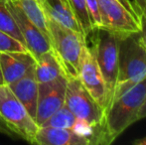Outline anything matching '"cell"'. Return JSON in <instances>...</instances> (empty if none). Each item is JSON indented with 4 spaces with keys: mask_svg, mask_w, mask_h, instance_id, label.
Listing matches in <instances>:
<instances>
[{
    "mask_svg": "<svg viewBox=\"0 0 146 145\" xmlns=\"http://www.w3.org/2000/svg\"><path fill=\"white\" fill-rule=\"evenodd\" d=\"M61 75H66L65 71L53 50L43 53L36 58L35 77L38 83H48Z\"/></svg>",
    "mask_w": 146,
    "mask_h": 145,
    "instance_id": "9a60e30c",
    "label": "cell"
},
{
    "mask_svg": "<svg viewBox=\"0 0 146 145\" xmlns=\"http://www.w3.org/2000/svg\"><path fill=\"white\" fill-rule=\"evenodd\" d=\"M86 43L88 48L96 58V63L102 73L108 89L110 107L113 97L118 72L119 36L110 30L98 28L92 29L90 35L86 38Z\"/></svg>",
    "mask_w": 146,
    "mask_h": 145,
    "instance_id": "3957f363",
    "label": "cell"
},
{
    "mask_svg": "<svg viewBox=\"0 0 146 145\" xmlns=\"http://www.w3.org/2000/svg\"><path fill=\"white\" fill-rule=\"evenodd\" d=\"M65 105L77 119L96 127H106V111L92 99L79 77H68Z\"/></svg>",
    "mask_w": 146,
    "mask_h": 145,
    "instance_id": "8992f818",
    "label": "cell"
},
{
    "mask_svg": "<svg viewBox=\"0 0 146 145\" xmlns=\"http://www.w3.org/2000/svg\"><path fill=\"white\" fill-rule=\"evenodd\" d=\"M145 117H146V99H145L144 103H142V105H141L140 109H139L138 120L139 119H142V118H145Z\"/></svg>",
    "mask_w": 146,
    "mask_h": 145,
    "instance_id": "484cf974",
    "label": "cell"
},
{
    "mask_svg": "<svg viewBox=\"0 0 146 145\" xmlns=\"http://www.w3.org/2000/svg\"><path fill=\"white\" fill-rule=\"evenodd\" d=\"M78 77L96 103L106 112L108 107V89L96 58L87 45L80 60Z\"/></svg>",
    "mask_w": 146,
    "mask_h": 145,
    "instance_id": "ba28073f",
    "label": "cell"
},
{
    "mask_svg": "<svg viewBox=\"0 0 146 145\" xmlns=\"http://www.w3.org/2000/svg\"><path fill=\"white\" fill-rule=\"evenodd\" d=\"M0 133L5 134V135L9 136V137H12V138H19L17 136V134L8 126V124L6 123L5 120L1 117V115H0Z\"/></svg>",
    "mask_w": 146,
    "mask_h": 145,
    "instance_id": "603a6c76",
    "label": "cell"
},
{
    "mask_svg": "<svg viewBox=\"0 0 146 145\" xmlns=\"http://www.w3.org/2000/svg\"><path fill=\"white\" fill-rule=\"evenodd\" d=\"M134 2V7H135V10L137 12V15L138 17H140L141 13L143 12V10L145 9V6H146V0H133Z\"/></svg>",
    "mask_w": 146,
    "mask_h": 145,
    "instance_id": "cb8c5ba5",
    "label": "cell"
},
{
    "mask_svg": "<svg viewBox=\"0 0 146 145\" xmlns=\"http://www.w3.org/2000/svg\"><path fill=\"white\" fill-rule=\"evenodd\" d=\"M11 1L19 6V8L24 12L28 19L33 22L44 33V35L50 39V33L47 25V17L38 0H11Z\"/></svg>",
    "mask_w": 146,
    "mask_h": 145,
    "instance_id": "2e32d148",
    "label": "cell"
},
{
    "mask_svg": "<svg viewBox=\"0 0 146 145\" xmlns=\"http://www.w3.org/2000/svg\"><path fill=\"white\" fill-rule=\"evenodd\" d=\"M8 87L35 120L38 101V81L35 77V70Z\"/></svg>",
    "mask_w": 146,
    "mask_h": 145,
    "instance_id": "4fadbf2b",
    "label": "cell"
},
{
    "mask_svg": "<svg viewBox=\"0 0 146 145\" xmlns=\"http://www.w3.org/2000/svg\"><path fill=\"white\" fill-rule=\"evenodd\" d=\"M64 1H65V2H67V0H64ZM67 3H68V2H67Z\"/></svg>",
    "mask_w": 146,
    "mask_h": 145,
    "instance_id": "f546056e",
    "label": "cell"
},
{
    "mask_svg": "<svg viewBox=\"0 0 146 145\" xmlns=\"http://www.w3.org/2000/svg\"><path fill=\"white\" fill-rule=\"evenodd\" d=\"M68 77L61 75L48 83H38V101L35 122L41 126L53 113L65 105Z\"/></svg>",
    "mask_w": 146,
    "mask_h": 145,
    "instance_id": "9c48e42d",
    "label": "cell"
},
{
    "mask_svg": "<svg viewBox=\"0 0 146 145\" xmlns=\"http://www.w3.org/2000/svg\"><path fill=\"white\" fill-rule=\"evenodd\" d=\"M86 4H87L88 12V15H90L92 29L102 28V20H100L98 0H86Z\"/></svg>",
    "mask_w": 146,
    "mask_h": 145,
    "instance_id": "44dd1931",
    "label": "cell"
},
{
    "mask_svg": "<svg viewBox=\"0 0 146 145\" xmlns=\"http://www.w3.org/2000/svg\"><path fill=\"white\" fill-rule=\"evenodd\" d=\"M143 45H144V44H143ZM144 47H145V49H146V44L144 45Z\"/></svg>",
    "mask_w": 146,
    "mask_h": 145,
    "instance_id": "f1b7e54d",
    "label": "cell"
},
{
    "mask_svg": "<svg viewBox=\"0 0 146 145\" xmlns=\"http://www.w3.org/2000/svg\"><path fill=\"white\" fill-rule=\"evenodd\" d=\"M139 25H140V37L143 44H146V6L145 9L139 17Z\"/></svg>",
    "mask_w": 146,
    "mask_h": 145,
    "instance_id": "7402d4cb",
    "label": "cell"
},
{
    "mask_svg": "<svg viewBox=\"0 0 146 145\" xmlns=\"http://www.w3.org/2000/svg\"><path fill=\"white\" fill-rule=\"evenodd\" d=\"M34 144L39 145H90L84 136L73 129L40 126L34 136Z\"/></svg>",
    "mask_w": 146,
    "mask_h": 145,
    "instance_id": "7c38bea8",
    "label": "cell"
},
{
    "mask_svg": "<svg viewBox=\"0 0 146 145\" xmlns=\"http://www.w3.org/2000/svg\"><path fill=\"white\" fill-rule=\"evenodd\" d=\"M70 8L73 11L79 25L81 26L85 38L90 35L92 31L90 15H88L86 0H67Z\"/></svg>",
    "mask_w": 146,
    "mask_h": 145,
    "instance_id": "d6986e66",
    "label": "cell"
},
{
    "mask_svg": "<svg viewBox=\"0 0 146 145\" xmlns=\"http://www.w3.org/2000/svg\"><path fill=\"white\" fill-rule=\"evenodd\" d=\"M2 83H4V81H3V77H2L1 69H0V85H2Z\"/></svg>",
    "mask_w": 146,
    "mask_h": 145,
    "instance_id": "83f0119b",
    "label": "cell"
},
{
    "mask_svg": "<svg viewBox=\"0 0 146 145\" xmlns=\"http://www.w3.org/2000/svg\"><path fill=\"white\" fill-rule=\"evenodd\" d=\"M0 115L19 138L34 144L39 126L8 85H0Z\"/></svg>",
    "mask_w": 146,
    "mask_h": 145,
    "instance_id": "5b68a950",
    "label": "cell"
},
{
    "mask_svg": "<svg viewBox=\"0 0 146 145\" xmlns=\"http://www.w3.org/2000/svg\"><path fill=\"white\" fill-rule=\"evenodd\" d=\"M41 4L45 15L54 21L58 22L64 27L84 35L83 30L79 25L69 4L64 0H38ZM85 37V36H84Z\"/></svg>",
    "mask_w": 146,
    "mask_h": 145,
    "instance_id": "5bb4252c",
    "label": "cell"
},
{
    "mask_svg": "<svg viewBox=\"0 0 146 145\" xmlns=\"http://www.w3.org/2000/svg\"><path fill=\"white\" fill-rule=\"evenodd\" d=\"M146 99V77L114 99L106 112V127L110 142L138 120V112Z\"/></svg>",
    "mask_w": 146,
    "mask_h": 145,
    "instance_id": "7a4b0ae2",
    "label": "cell"
},
{
    "mask_svg": "<svg viewBox=\"0 0 146 145\" xmlns=\"http://www.w3.org/2000/svg\"><path fill=\"white\" fill-rule=\"evenodd\" d=\"M133 144L135 145H146V137L142 138V139H137L133 141Z\"/></svg>",
    "mask_w": 146,
    "mask_h": 145,
    "instance_id": "4316f807",
    "label": "cell"
},
{
    "mask_svg": "<svg viewBox=\"0 0 146 145\" xmlns=\"http://www.w3.org/2000/svg\"><path fill=\"white\" fill-rule=\"evenodd\" d=\"M119 1H120L121 3H122L123 5H124L125 7H126L127 9H128L129 11L131 12V13H132V14H134V15L136 16V17L139 19L138 15H137V12H136V10H135L134 5H133V4L131 3V2H130V0H119Z\"/></svg>",
    "mask_w": 146,
    "mask_h": 145,
    "instance_id": "d4e9b609",
    "label": "cell"
},
{
    "mask_svg": "<svg viewBox=\"0 0 146 145\" xmlns=\"http://www.w3.org/2000/svg\"><path fill=\"white\" fill-rule=\"evenodd\" d=\"M0 30L25 45L17 23L6 6V0H0Z\"/></svg>",
    "mask_w": 146,
    "mask_h": 145,
    "instance_id": "ac0fdd59",
    "label": "cell"
},
{
    "mask_svg": "<svg viewBox=\"0 0 146 145\" xmlns=\"http://www.w3.org/2000/svg\"><path fill=\"white\" fill-rule=\"evenodd\" d=\"M76 122H77V117L74 115V113L71 110L64 105L61 109L57 110L55 113H53L41 126L73 129Z\"/></svg>",
    "mask_w": 146,
    "mask_h": 145,
    "instance_id": "e0dca14e",
    "label": "cell"
},
{
    "mask_svg": "<svg viewBox=\"0 0 146 145\" xmlns=\"http://www.w3.org/2000/svg\"><path fill=\"white\" fill-rule=\"evenodd\" d=\"M21 52L28 51L26 46L0 30V52Z\"/></svg>",
    "mask_w": 146,
    "mask_h": 145,
    "instance_id": "ffe728a7",
    "label": "cell"
},
{
    "mask_svg": "<svg viewBox=\"0 0 146 145\" xmlns=\"http://www.w3.org/2000/svg\"><path fill=\"white\" fill-rule=\"evenodd\" d=\"M6 6L17 23V26L25 42L26 48L31 54H33L35 58L43 53L53 50L50 39L44 35V33L28 19V17L20 9L19 6H17L11 0H6Z\"/></svg>",
    "mask_w": 146,
    "mask_h": 145,
    "instance_id": "30bf717a",
    "label": "cell"
},
{
    "mask_svg": "<svg viewBox=\"0 0 146 145\" xmlns=\"http://www.w3.org/2000/svg\"><path fill=\"white\" fill-rule=\"evenodd\" d=\"M47 17V16H46ZM52 49L56 53L68 77H78L81 56L85 49L86 38L78 32L64 27L47 17Z\"/></svg>",
    "mask_w": 146,
    "mask_h": 145,
    "instance_id": "277c9868",
    "label": "cell"
},
{
    "mask_svg": "<svg viewBox=\"0 0 146 145\" xmlns=\"http://www.w3.org/2000/svg\"><path fill=\"white\" fill-rule=\"evenodd\" d=\"M102 28L126 36L140 32L139 19L119 0H98Z\"/></svg>",
    "mask_w": 146,
    "mask_h": 145,
    "instance_id": "52a82bcc",
    "label": "cell"
},
{
    "mask_svg": "<svg viewBox=\"0 0 146 145\" xmlns=\"http://www.w3.org/2000/svg\"><path fill=\"white\" fill-rule=\"evenodd\" d=\"M36 66V58L29 51L0 52V69L3 81L10 85L32 73Z\"/></svg>",
    "mask_w": 146,
    "mask_h": 145,
    "instance_id": "8fae6325",
    "label": "cell"
},
{
    "mask_svg": "<svg viewBox=\"0 0 146 145\" xmlns=\"http://www.w3.org/2000/svg\"><path fill=\"white\" fill-rule=\"evenodd\" d=\"M145 77L146 49L140 32L119 36L118 72L112 101Z\"/></svg>",
    "mask_w": 146,
    "mask_h": 145,
    "instance_id": "6da1fadb",
    "label": "cell"
}]
</instances>
